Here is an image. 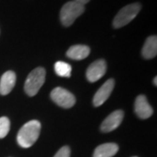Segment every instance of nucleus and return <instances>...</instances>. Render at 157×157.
I'll list each match as a JSON object with an SVG mask.
<instances>
[{
  "mask_svg": "<svg viewBox=\"0 0 157 157\" xmlns=\"http://www.w3.org/2000/svg\"><path fill=\"white\" fill-rule=\"evenodd\" d=\"M10 121L7 117L0 118V139L5 138L10 131Z\"/></svg>",
  "mask_w": 157,
  "mask_h": 157,
  "instance_id": "nucleus-15",
  "label": "nucleus"
},
{
  "mask_svg": "<svg viewBox=\"0 0 157 157\" xmlns=\"http://www.w3.org/2000/svg\"><path fill=\"white\" fill-rule=\"evenodd\" d=\"M89 46L85 45H75L71 46L67 52V56L69 59L74 60H81L84 59L89 55Z\"/></svg>",
  "mask_w": 157,
  "mask_h": 157,
  "instance_id": "nucleus-11",
  "label": "nucleus"
},
{
  "mask_svg": "<svg viewBox=\"0 0 157 157\" xmlns=\"http://www.w3.org/2000/svg\"><path fill=\"white\" fill-rule=\"evenodd\" d=\"M70 154H71V150L69 147L65 146L62 147L53 157H70Z\"/></svg>",
  "mask_w": 157,
  "mask_h": 157,
  "instance_id": "nucleus-16",
  "label": "nucleus"
},
{
  "mask_svg": "<svg viewBox=\"0 0 157 157\" xmlns=\"http://www.w3.org/2000/svg\"><path fill=\"white\" fill-rule=\"evenodd\" d=\"M16 83V74L12 71H7L0 80V94L7 95L13 89Z\"/></svg>",
  "mask_w": 157,
  "mask_h": 157,
  "instance_id": "nucleus-10",
  "label": "nucleus"
},
{
  "mask_svg": "<svg viewBox=\"0 0 157 157\" xmlns=\"http://www.w3.org/2000/svg\"><path fill=\"white\" fill-rule=\"evenodd\" d=\"M54 71L58 76L69 78L72 73V67L66 62L58 61L54 65Z\"/></svg>",
  "mask_w": 157,
  "mask_h": 157,
  "instance_id": "nucleus-14",
  "label": "nucleus"
},
{
  "mask_svg": "<svg viewBox=\"0 0 157 157\" xmlns=\"http://www.w3.org/2000/svg\"><path fill=\"white\" fill-rule=\"evenodd\" d=\"M118 150L119 146L116 143H105L96 147L93 157H113Z\"/></svg>",
  "mask_w": 157,
  "mask_h": 157,
  "instance_id": "nucleus-13",
  "label": "nucleus"
},
{
  "mask_svg": "<svg viewBox=\"0 0 157 157\" xmlns=\"http://www.w3.org/2000/svg\"><path fill=\"white\" fill-rule=\"evenodd\" d=\"M40 130L41 124L39 121L33 120L25 124L17 133V141L18 145L24 148L33 146L39 138Z\"/></svg>",
  "mask_w": 157,
  "mask_h": 157,
  "instance_id": "nucleus-1",
  "label": "nucleus"
},
{
  "mask_svg": "<svg viewBox=\"0 0 157 157\" xmlns=\"http://www.w3.org/2000/svg\"><path fill=\"white\" fill-rule=\"evenodd\" d=\"M133 157H137V156H133Z\"/></svg>",
  "mask_w": 157,
  "mask_h": 157,
  "instance_id": "nucleus-19",
  "label": "nucleus"
},
{
  "mask_svg": "<svg viewBox=\"0 0 157 157\" xmlns=\"http://www.w3.org/2000/svg\"><path fill=\"white\" fill-rule=\"evenodd\" d=\"M114 87V80L113 78H109L104 84L101 86V88L96 92L94 96L93 103L94 107H100L105 101L109 98L110 94H112L113 89Z\"/></svg>",
  "mask_w": 157,
  "mask_h": 157,
  "instance_id": "nucleus-8",
  "label": "nucleus"
},
{
  "mask_svg": "<svg viewBox=\"0 0 157 157\" xmlns=\"http://www.w3.org/2000/svg\"><path fill=\"white\" fill-rule=\"evenodd\" d=\"M140 9H141V6L139 3H134V4H130L128 6H124L113 18V26L118 29L127 25L137 16V14L140 12Z\"/></svg>",
  "mask_w": 157,
  "mask_h": 157,
  "instance_id": "nucleus-4",
  "label": "nucleus"
},
{
  "mask_svg": "<svg viewBox=\"0 0 157 157\" xmlns=\"http://www.w3.org/2000/svg\"><path fill=\"white\" fill-rule=\"evenodd\" d=\"M124 118V113L121 110H116L110 113L101 124V130L103 133H109L116 129L121 125Z\"/></svg>",
  "mask_w": 157,
  "mask_h": 157,
  "instance_id": "nucleus-7",
  "label": "nucleus"
},
{
  "mask_svg": "<svg viewBox=\"0 0 157 157\" xmlns=\"http://www.w3.org/2000/svg\"><path fill=\"white\" fill-rule=\"evenodd\" d=\"M107 64L104 59H98L92 63L86 70V78L90 82H95L101 78L106 73Z\"/></svg>",
  "mask_w": 157,
  "mask_h": 157,
  "instance_id": "nucleus-6",
  "label": "nucleus"
},
{
  "mask_svg": "<svg viewBox=\"0 0 157 157\" xmlns=\"http://www.w3.org/2000/svg\"><path fill=\"white\" fill-rule=\"evenodd\" d=\"M135 111L137 116L142 120L147 119L153 114V108L149 105L146 96H137L135 101Z\"/></svg>",
  "mask_w": 157,
  "mask_h": 157,
  "instance_id": "nucleus-9",
  "label": "nucleus"
},
{
  "mask_svg": "<svg viewBox=\"0 0 157 157\" xmlns=\"http://www.w3.org/2000/svg\"><path fill=\"white\" fill-rule=\"evenodd\" d=\"M141 54L144 59H151L156 56L157 54V37L150 36L146 39L145 44L142 47Z\"/></svg>",
  "mask_w": 157,
  "mask_h": 157,
  "instance_id": "nucleus-12",
  "label": "nucleus"
},
{
  "mask_svg": "<svg viewBox=\"0 0 157 157\" xmlns=\"http://www.w3.org/2000/svg\"><path fill=\"white\" fill-rule=\"evenodd\" d=\"M74 1H76V2H78V3H79V4H81V5L85 6L86 4H87V3L89 2L90 0H74Z\"/></svg>",
  "mask_w": 157,
  "mask_h": 157,
  "instance_id": "nucleus-17",
  "label": "nucleus"
},
{
  "mask_svg": "<svg viewBox=\"0 0 157 157\" xmlns=\"http://www.w3.org/2000/svg\"><path fill=\"white\" fill-rule=\"evenodd\" d=\"M45 80V70L43 67L33 69L25 80V92L29 96H34L38 94Z\"/></svg>",
  "mask_w": 157,
  "mask_h": 157,
  "instance_id": "nucleus-3",
  "label": "nucleus"
},
{
  "mask_svg": "<svg viewBox=\"0 0 157 157\" xmlns=\"http://www.w3.org/2000/svg\"><path fill=\"white\" fill-rule=\"evenodd\" d=\"M157 77H155V78H154V81H153V82H154V84H155V86H157Z\"/></svg>",
  "mask_w": 157,
  "mask_h": 157,
  "instance_id": "nucleus-18",
  "label": "nucleus"
},
{
  "mask_svg": "<svg viewBox=\"0 0 157 157\" xmlns=\"http://www.w3.org/2000/svg\"><path fill=\"white\" fill-rule=\"evenodd\" d=\"M51 99L56 103L58 106L63 108H70L74 106L76 99L72 93L65 88L56 87L51 92Z\"/></svg>",
  "mask_w": 157,
  "mask_h": 157,
  "instance_id": "nucleus-5",
  "label": "nucleus"
},
{
  "mask_svg": "<svg viewBox=\"0 0 157 157\" xmlns=\"http://www.w3.org/2000/svg\"><path fill=\"white\" fill-rule=\"evenodd\" d=\"M85 11V6L81 4H79L76 1H70L67 2V4H65L62 6L61 10H60V21L61 24L68 27L70 25H72L74 21L77 19L81 14H83Z\"/></svg>",
  "mask_w": 157,
  "mask_h": 157,
  "instance_id": "nucleus-2",
  "label": "nucleus"
}]
</instances>
